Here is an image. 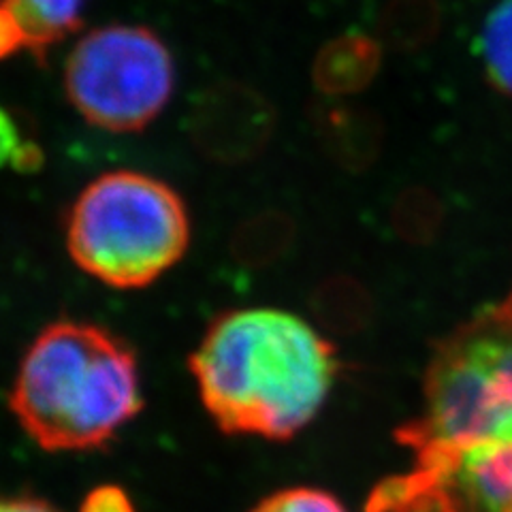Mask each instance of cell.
Returning a JSON list of instances; mask_svg holds the SVG:
<instances>
[{"instance_id": "6da1fadb", "label": "cell", "mask_w": 512, "mask_h": 512, "mask_svg": "<svg viewBox=\"0 0 512 512\" xmlns=\"http://www.w3.org/2000/svg\"><path fill=\"white\" fill-rule=\"evenodd\" d=\"M410 453L365 512H512V312L502 303L431 355L421 412L395 434Z\"/></svg>"}, {"instance_id": "7a4b0ae2", "label": "cell", "mask_w": 512, "mask_h": 512, "mask_svg": "<svg viewBox=\"0 0 512 512\" xmlns=\"http://www.w3.org/2000/svg\"><path fill=\"white\" fill-rule=\"evenodd\" d=\"M188 367L203 408L224 434L284 442L323 410L340 359L301 316L242 308L212 320Z\"/></svg>"}, {"instance_id": "3957f363", "label": "cell", "mask_w": 512, "mask_h": 512, "mask_svg": "<svg viewBox=\"0 0 512 512\" xmlns=\"http://www.w3.org/2000/svg\"><path fill=\"white\" fill-rule=\"evenodd\" d=\"M9 408L43 451L103 448L143 408L135 350L105 327L56 320L24 352Z\"/></svg>"}, {"instance_id": "277c9868", "label": "cell", "mask_w": 512, "mask_h": 512, "mask_svg": "<svg viewBox=\"0 0 512 512\" xmlns=\"http://www.w3.org/2000/svg\"><path fill=\"white\" fill-rule=\"evenodd\" d=\"M64 229L73 263L120 291L154 284L190 246V216L180 192L131 169L94 178L73 201Z\"/></svg>"}, {"instance_id": "5b68a950", "label": "cell", "mask_w": 512, "mask_h": 512, "mask_svg": "<svg viewBox=\"0 0 512 512\" xmlns=\"http://www.w3.org/2000/svg\"><path fill=\"white\" fill-rule=\"evenodd\" d=\"M62 82L69 103L88 124L107 133H139L171 101L175 62L154 30L107 24L73 45Z\"/></svg>"}, {"instance_id": "8992f818", "label": "cell", "mask_w": 512, "mask_h": 512, "mask_svg": "<svg viewBox=\"0 0 512 512\" xmlns=\"http://www.w3.org/2000/svg\"><path fill=\"white\" fill-rule=\"evenodd\" d=\"M186 120L188 137L201 156L218 165H244L274 139L278 111L261 90L222 79L195 94Z\"/></svg>"}, {"instance_id": "52a82bcc", "label": "cell", "mask_w": 512, "mask_h": 512, "mask_svg": "<svg viewBox=\"0 0 512 512\" xmlns=\"http://www.w3.org/2000/svg\"><path fill=\"white\" fill-rule=\"evenodd\" d=\"M378 67V47L363 35H344L318 52L312 79L320 92L342 94L370 82Z\"/></svg>"}, {"instance_id": "ba28073f", "label": "cell", "mask_w": 512, "mask_h": 512, "mask_svg": "<svg viewBox=\"0 0 512 512\" xmlns=\"http://www.w3.org/2000/svg\"><path fill=\"white\" fill-rule=\"evenodd\" d=\"M28 37V54H45L84 26L88 0H9Z\"/></svg>"}, {"instance_id": "9c48e42d", "label": "cell", "mask_w": 512, "mask_h": 512, "mask_svg": "<svg viewBox=\"0 0 512 512\" xmlns=\"http://www.w3.org/2000/svg\"><path fill=\"white\" fill-rule=\"evenodd\" d=\"M295 222L282 212H261L244 220L231 237L233 259L250 269L274 265L291 250Z\"/></svg>"}, {"instance_id": "30bf717a", "label": "cell", "mask_w": 512, "mask_h": 512, "mask_svg": "<svg viewBox=\"0 0 512 512\" xmlns=\"http://www.w3.org/2000/svg\"><path fill=\"white\" fill-rule=\"evenodd\" d=\"M480 60L491 84L512 96V0H502L480 30Z\"/></svg>"}, {"instance_id": "8fae6325", "label": "cell", "mask_w": 512, "mask_h": 512, "mask_svg": "<svg viewBox=\"0 0 512 512\" xmlns=\"http://www.w3.org/2000/svg\"><path fill=\"white\" fill-rule=\"evenodd\" d=\"M312 310L325 327L346 329L359 323L363 308L355 288L346 282H327L314 293Z\"/></svg>"}, {"instance_id": "7c38bea8", "label": "cell", "mask_w": 512, "mask_h": 512, "mask_svg": "<svg viewBox=\"0 0 512 512\" xmlns=\"http://www.w3.org/2000/svg\"><path fill=\"white\" fill-rule=\"evenodd\" d=\"M250 512H348L333 493L316 487H288L267 495Z\"/></svg>"}, {"instance_id": "4fadbf2b", "label": "cell", "mask_w": 512, "mask_h": 512, "mask_svg": "<svg viewBox=\"0 0 512 512\" xmlns=\"http://www.w3.org/2000/svg\"><path fill=\"white\" fill-rule=\"evenodd\" d=\"M37 148L35 141L22 137L18 120L0 103V169L11 167L13 171H26Z\"/></svg>"}, {"instance_id": "5bb4252c", "label": "cell", "mask_w": 512, "mask_h": 512, "mask_svg": "<svg viewBox=\"0 0 512 512\" xmlns=\"http://www.w3.org/2000/svg\"><path fill=\"white\" fill-rule=\"evenodd\" d=\"M28 52L26 30L9 0H0V60Z\"/></svg>"}, {"instance_id": "9a60e30c", "label": "cell", "mask_w": 512, "mask_h": 512, "mask_svg": "<svg viewBox=\"0 0 512 512\" xmlns=\"http://www.w3.org/2000/svg\"><path fill=\"white\" fill-rule=\"evenodd\" d=\"M79 512H137V508L122 487L101 485L86 493Z\"/></svg>"}, {"instance_id": "2e32d148", "label": "cell", "mask_w": 512, "mask_h": 512, "mask_svg": "<svg viewBox=\"0 0 512 512\" xmlns=\"http://www.w3.org/2000/svg\"><path fill=\"white\" fill-rule=\"evenodd\" d=\"M0 512H60L47 500L35 495H0Z\"/></svg>"}, {"instance_id": "e0dca14e", "label": "cell", "mask_w": 512, "mask_h": 512, "mask_svg": "<svg viewBox=\"0 0 512 512\" xmlns=\"http://www.w3.org/2000/svg\"><path fill=\"white\" fill-rule=\"evenodd\" d=\"M500 303H502V306H504L506 310H510V312H512V291H510V295H508L506 299H502Z\"/></svg>"}]
</instances>
